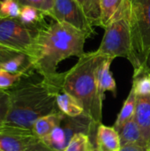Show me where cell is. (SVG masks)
Masks as SVG:
<instances>
[{
    "label": "cell",
    "mask_w": 150,
    "mask_h": 151,
    "mask_svg": "<svg viewBox=\"0 0 150 151\" xmlns=\"http://www.w3.org/2000/svg\"><path fill=\"white\" fill-rule=\"evenodd\" d=\"M88 35L72 26L54 22L37 27L34 42L27 55L33 70L44 80L62 88V73L58 64L70 57L80 58Z\"/></svg>",
    "instance_id": "6da1fadb"
},
{
    "label": "cell",
    "mask_w": 150,
    "mask_h": 151,
    "mask_svg": "<svg viewBox=\"0 0 150 151\" xmlns=\"http://www.w3.org/2000/svg\"><path fill=\"white\" fill-rule=\"evenodd\" d=\"M61 89L43 78L39 81H19L8 90L10 109L5 123L33 129L37 119L59 111L56 96Z\"/></svg>",
    "instance_id": "7a4b0ae2"
},
{
    "label": "cell",
    "mask_w": 150,
    "mask_h": 151,
    "mask_svg": "<svg viewBox=\"0 0 150 151\" xmlns=\"http://www.w3.org/2000/svg\"><path fill=\"white\" fill-rule=\"evenodd\" d=\"M107 58L96 50L85 52L68 71L62 73V89L74 96L81 104L84 113L95 124L100 125L103 118V101L99 97L97 71Z\"/></svg>",
    "instance_id": "3957f363"
},
{
    "label": "cell",
    "mask_w": 150,
    "mask_h": 151,
    "mask_svg": "<svg viewBox=\"0 0 150 151\" xmlns=\"http://www.w3.org/2000/svg\"><path fill=\"white\" fill-rule=\"evenodd\" d=\"M129 19L137 72L147 67L150 52V0H130Z\"/></svg>",
    "instance_id": "277c9868"
},
{
    "label": "cell",
    "mask_w": 150,
    "mask_h": 151,
    "mask_svg": "<svg viewBox=\"0 0 150 151\" xmlns=\"http://www.w3.org/2000/svg\"><path fill=\"white\" fill-rule=\"evenodd\" d=\"M96 51L103 56L113 58H126L131 62L133 68L136 66L130 28L129 9L124 16L104 28L102 42Z\"/></svg>",
    "instance_id": "5b68a950"
},
{
    "label": "cell",
    "mask_w": 150,
    "mask_h": 151,
    "mask_svg": "<svg viewBox=\"0 0 150 151\" xmlns=\"http://www.w3.org/2000/svg\"><path fill=\"white\" fill-rule=\"evenodd\" d=\"M99 125L95 124L85 113L78 117L65 116L60 125L57 126L48 136L41 140L46 146L56 151H65L72 138L80 133L96 138Z\"/></svg>",
    "instance_id": "8992f818"
},
{
    "label": "cell",
    "mask_w": 150,
    "mask_h": 151,
    "mask_svg": "<svg viewBox=\"0 0 150 151\" xmlns=\"http://www.w3.org/2000/svg\"><path fill=\"white\" fill-rule=\"evenodd\" d=\"M37 28L22 24L19 19L0 17V44L18 53L28 55Z\"/></svg>",
    "instance_id": "52a82bcc"
},
{
    "label": "cell",
    "mask_w": 150,
    "mask_h": 151,
    "mask_svg": "<svg viewBox=\"0 0 150 151\" xmlns=\"http://www.w3.org/2000/svg\"><path fill=\"white\" fill-rule=\"evenodd\" d=\"M49 16L57 22L66 23L90 37L94 33V26L88 18L83 8L75 0H54L53 8Z\"/></svg>",
    "instance_id": "ba28073f"
},
{
    "label": "cell",
    "mask_w": 150,
    "mask_h": 151,
    "mask_svg": "<svg viewBox=\"0 0 150 151\" xmlns=\"http://www.w3.org/2000/svg\"><path fill=\"white\" fill-rule=\"evenodd\" d=\"M40 141L32 129L6 123L0 126V149L3 151H25Z\"/></svg>",
    "instance_id": "9c48e42d"
},
{
    "label": "cell",
    "mask_w": 150,
    "mask_h": 151,
    "mask_svg": "<svg viewBox=\"0 0 150 151\" xmlns=\"http://www.w3.org/2000/svg\"><path fill=\"white\" fill-rule=\"evenodd\" d=\"M130 0H99L100 24L105 28L111 22L124 16L129 9Z\"/></svg>",
    "instance_id": "30bf717a"
},
{
    "label": "cell",
    "mask_w": 150,
    "mask_h": 151,
    "mask_svg": "<svg viewBox=\"0 0 150 151\" xmlns=\"http://www.w3.org/2000/svg\"><path fill=\"white\" fill-rule=\"evenodd\" d=\"M134 119L148 146H150V96H136Z\"/></svg>",
    "instance_id": "8fae6325"
},
{
    "label": "cell",
    "mask_w": 150,
    "mask_h": 151,
    "mask_svg": "<svg viewBox=\"0 0 150 151\" xmlns=\"http://www.w3.org/2000/svg\"><path fill=\"white\" fill-rule=\"evenodd\" d=\"M95 148L100 151H119L121 142L118 132L111 127L99 125L96 132Z\"/></svg>",
    "instance_id": "7c38bea8"
},
{
    "label": "cell",
    "mask_w": 150,
    "mask_h": 151,
    "mask_svg": "<svg viewBox=\"0 0 150 151\" xmlns=\"http://www.w3.org/2000/svg\"><path fill=\"white\" fill-rule=\"evenodd\" d=\"M113 58L107 57L99 65L97 71V87L99 97L102 101L104 99V93L106 91H111L117 95V85L116 81L111 72V65L113 61Z\"/></svg>",
    "instance_id": "4fadbf2b"
},
{
    "label": "cell",
    "mask_w": 150,
    "mask_h": 151,
    "mask_svg": "<svg viewBox=\"0 0 150 151\" xmlns=\"http://www.w3.org/2000/svg\"><path fill=\"white\" fill-rule=\"evenodd\" d=\"M118 134L120 137L121 147L126 145H139L147 148L149 150V147L143 139L141 131L134 119V116L124 125Z\"/></svg>",
    "instance_id": "5bb4252c"
},
{
    "label": "cell",
    "mask_w": 150,
    "mask_h": 151,
    "mask_svg": "<svg viewBox=\"0 0 150 151\" xmlns=\"http://www.w3.org/2000/svg\"><path fill=\"white\" fill-rule=\"evenodd\" d=\"M56 103L60 112L68 117H78L84 113L81 104L74 96L61 89L56 96Z\"/></svg>",
    "instance_id": "9a60e30c"
},
{
    "label": "cell",
    "mask_w": 150,
    "mask_h": 151,
    "mask_svg": "<svg viewBox=\"0 0 150 151\" xmlns=\"http://www.w3.org/2000/svg\"><path fill=\"white\" fill-rule=\"evenodd\" d=\"M65 116V115L60 111L43 116L35 121L32 130L40 140H42L60 125Z\"/></svg>",
    "instance_id": "2e32d148"
},
{
    "label": "cell",
    "mask_w": 150,
    "mask_h": 151,
    "mask_svg": "<svg viewBox=\"0 0 150 151\" xmlns=\"http://www.w3.org/2000/svg\"><path fill=\"white\" fill-rule=\"evenodd\" d=\"M135 105H136V95L133 92V90L131 89L130 94L126 98V100L125 101L123 107L120 112L118 113L117 120L113 127L118 132H119L121 128L124 127V125L134 116Z\"/></svg>",
    "instance_id": "e0dca14e"
},
{
    "label": "cell",
    "mask_w": 150,
    "mask_h": 151,
    "mask_svg": "<svg viewBox=\"0 0 150 151\" xmlns=\"http://www.w3.org/2000/svg\"><path fill=\"white\" fill-rule=\"evenodd\" d=\"M149 68H143L134 72L132 89L136 96H150Z\"/></svg>",
    "instance_id": "ac0fdd59"
},
{
    "label": "cell",
    "mask_w": 150,
    "mask_h": 151,
    "mask_svg": "<svg viewBox=\"0 0 150 151\" xmlns=\"http://www.w3.org/2000/svg\"><path fill=\"white\" fill-rule=\"evenodd\" d=\"M45 16L47 15L44 12L39 11L38 9L33 6L25 5L21 6L20 13L18 19L25 26L32 27V26H35L41 23Z\"/></svg>",
    "instance_id": "d6986e66"
},
{
    "label": "cell",
    "mask_w": 150,
    "mask_h": 151,
    "mask_svg": "<svg viewBox=\"0 0 150 151\" xmlns=\"http://www.w3.org/2000/svg\"><path fill=\"white\" fill-rule=\"evenodd\" d=\"M95 149V146H94L90 137L80 133L72 138L65 151H93Z\"/></svg>",
    "instance_id": "ffe728a7"
},
{
    "label": "cell",
    "mask_w": 150,
    "mask_h": 151,
    "mask_svg": "<svg viewBox=\"0 0 150 151\" xmlns=\"http://www.w3.org/2000/svg\"><path fill=\"white\" fill-rule=\"evenodd\" d=\"M85 11L88 18L94 27L100 24V6L99 0H75Z\"/></svg>",
    "instance_id": "44dd1931"
},
{
    "label": "cell",
    "mask_w": 150,
    "mask_h": 151,
    "mask_svg": "<svg viewBox=\"0 0 150 151\" xmlns=\"http://www.w3.org/2000/svg\"><path fill=\"white\" fill-rule=\"evenodd\" d=\"M27 71L10 73L0 68V90H8L17 85L20 80L27 75Z\"/></svg>",
    "instance_id": "7402d4cb"
},
{
    "label": "cell",
    "mask_w": 150,
    "mask_h": 151,
    "mask_svg": "<svg viewBox=\"0 0 150 151\" xmlns=\"http://www.w3.org/2000/svg\"><path fill=\"white\" fill-rule=\"evenodd\" d=\"M21 6L17 0H3L0 3V17L18 19Z\"/></svg>",
    "instance_id": "603a6c76"
},
{
    "label": "cell",
    "mask_w": 150,
    "mask_h": 151,
    "mask_svg": "<svg viewBox=\"0 0 150 151\" xmlns=\"http://www.w3.org/2000/svg\"><path fill=\"white\" fill-rule=\"evenodd\" d=\"M17 2L20 6H33L44 12L47 16H49L50 12H51L54 4V0H17Z\"/></svg>",
    "instance_id": "cb8c5ba5"
},
{
    "label": "cell",
    "mask_w": 150,
    "mask_h": 151,
    "mask_svg": "<svg viewBox=\"0 0 150 151\" xmlns=\"http://www.w3.org/2000/svg\"><path fill=\"white\" fill-rule=\"evenodd\" d=\"M10 109V95L8 90H0V126L6 121Z\"/></svg>",
    "instance_id": "d4e9b609"
},
{
    "label": "cell",
    "mask_w": 150,
    "mask_h": 151,
    "mask_svg": "<svg viewBox=\"0 0 150 151\" xmlns=\"http://www.w3.org/2000/svg\"><path fill=\"white\" fill-rule=\"evenodd\" d=\"M18 54H19V53H18L14 50H11L0 44V65L9 59H11V58L15 57Z\"/></svg>",
    "instance_id": "484cf974"
},
{
    "label": "cell",
    "mask_w": 150,
    "mask_h": 151,
    "mask_svg": "<svg viewBox=\"0 0 150 151\" xmlns=\"http://www.w3.org/2000/svg\"><path fill=\"white\" fill-rule=\"evenodd\" d=\"M25 151H56L50 148H49L48 146H46L42 141L34 143V145H32L31 147H29L27 150Z\"/></svg>",
    "instance_id": "4316f807"
},
{
    "label": "cell",
    "mask_w": 150,
    "mask_h": 151,
    "mask_svg": "<svg viewBox=\"0 0 150 151\" xmlns=\"http://www.w3.org/2000/svg\"><path fill=\"white\" fill-rule=\"evenodd\" d=\"M119 151H149V149L139 145H126L121 147Z\"/></svg>",
    "instance_id": "83f0119b"
},
{
    "label": "cell",
    "mask_w": 150,
    "mask_h": 151,
    "mask_svg": "<svg viewBox=\"0 0 150 151\" xmlns=\"http://www.w3.org/2000/svg\"><path fill=\"white\" fill-rule=\"evenodd\" d=\"M146 65H147L148 68H150V52L149 54V56H148V58H147V64H146Z\"/></svg>",
    "instance_id": "f1b7e54d"
},
{
    "label": "cell",
    "mask_w": 150,
    "mask_h": 151,
    "mask_svg": "<svg viewBox=\"0 0 150 151\" xmlns=\"http://www.w3.org/2000/svg\"><path fill=\"white\" fill-rule=\"evenodd\" d=\"M93 151H100V150H97V149L95 148V150H93Z\"/></svg>",
    "instance_id": "f546056e"
},
{
    "label": "cell",
    "mask_w": 150,
    "mask_h": 151,
    "mask_svg": "<svg viewBox=\"0 0 150 151\" xmlns=\"http://www.w3.org/2000/svg\"><path fill=\"white\" fill-rule=\"evenodd\" d=\"M149 76H150V68H149Z\"/></svg>",
    "instance_id": "4dcf8cb0"
},
{
    "label": "cell",
    "mask_w": 150,
    "mask_h": 151,
    "mask_svg": "<svg viewBox=\"0 0 150 151\" xmlns=\"http://www.w3.org/2000/svg\"><path fill=\"white\" fill-rule=\"evenodd\" d=\"M0 151H3V150H1V149H0Z\"/></svg>",
    "instance_id": "1f68e13d"
},
{
    "label": "cell",
    "mask_w": 150,
    "mask_h": 151,
    "mask_svg": "<svg viewBox=\"0 0 150 151\" xmlns=\"http://www.w3.org/2000/svg\"><path fill=\"white\" fill-rule=\"evenodd\" d=\"M149 151H150V146H149Z\"/></svg>",
    "instance_id": "d6a6232c"
},
{
    "label": "cell",
    "mask_w": 150,
    "mask_h": 151,
    "mask_svg": "<svg viewBox=\"0 0 150 151\" xmlns=\"http://www.w3.org/2000/svg\"><path fill=\"white\" fill-rule=\"evenodd\" d=\"M0 3H1V1H0Z\"/></svg>",
    "instance_id": "836d02e7"
}]
</instances>
